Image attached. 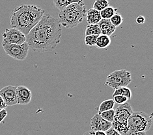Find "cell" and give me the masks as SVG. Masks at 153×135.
Returning <instances> with one entry per match:
<instances>
[{"label":"cell","mask_w":153,"mask_h":135,"mask_svg":"<svg viewBox=\"0 0 153 135\" xmlns=\"http://www.w3.org/2000/svg\"><path fill=\"white\" fill-rule=\"evenodd\" d=\"M61 35L59 21L46 14L26 36V42L34 52H49L55 49L60 43Z\"/></svg>","instance_id":"cell-1"},{"label":"cell","mask_w":153,"mask_h":135,"mask_svg":"<svg viewBox=\"0 0 153 135\" xmlns=\"http://www.w3.org/2000/svg\"><path fill=\"white\" fill-rule=\"evenodd\" d=\"M45 10L35 5H20L10 14L12 28L16 29L27 36L44 16Z\"/></svg>","instance_id":"cell-2"},{"label":"cell","mask_w":153,"mask_h":135,"mask_svg":"<svg viewBox=\"0 0 153 135\" xmlns=\"http://www.w3.org/2000/svg\"><path fill=\"white\" fill-rule=\"evenodd\" d=\"M86 7L83 1H78L72 3L67 8L61 10L58 14L61 26L67 29H72L82 22L85 17Z\"/></svg>","instance_id":"cell-3"},{"label":"cell","mask_w":153,"mask_h":135,"mask_svg":"<svg viewBox=\"0 0 153 135\" xmlns=\"http://www.w3.org/2000/svg\"><path fill=\"white\" fill-rule=\"evenodd\" d=\"M132 112V108L128 103L119 105L115 110L114 119L111 123L112 128L121 135L128 134V120Z\"/></svg>","instance_id":"cell-4"},{"label":"cell","mask_w":153,"mask_h":135,"mask_svg":"<svg viewBox=\"0 0 153 135\" xmlns=\"http://www.w3.org/2000/svg\"><path fill=\"white\" fill-rule=\"evenodd\" d=\"M152 124V115L144 112H133L128 120L129 132L146 133Z\"/></svg>","instance_id":"cell-5"},{"label":"cell","mask_w":153,"mask_h":135,"mask_svg":"<svg viewBox=\"0 0 153 135\" xmlns=\"http://www.w3.org/2000/svg\"><path fill=\"white\" fill-rule=\"evenodd\" d=\"M132 81L131 73L126 70H115L109 74L105 82V86L113 89L127 87Z\"/></svg>","instance_id":"cell-6"},{"label":"cell","mask_w":153,"mask_h":135,"mask_svg":"<svg viewBox=\"0 0 153 135\" xmlns=\"http://www.w3.org/2000/svg\"><path fill=\"white\" fill-rule=\"evenodd\" d=\"M1 45L5 53L15 60H24L28 55L30 47L27 42L22 44H10L2 42Z\"/></svg>","instance_id":"cell-7"},{"label":"cell","mask_w":153,"mask_h":135,"mask_svg":"<svg viewBox=\"0 0 153 135\" xmlns=\"http://www.w3.org/2000/svg\"><path fill=\"white\" fill-rule=\"evenodd\" d=\"M2 42L10 44H22L26 42V36L16 29H6L3 35Z\"/></svg>","instance_id":"cell-8"},{"label":"cell","mask_w":153,"mask_h":135,"mask_svg":"<svg viewBox=\"0 0 153 135\" xmlns=\"http://www.w3.org/2000/svg\"><path fill=\"white\" fill-rule=\"evenodd\" d=\"M0 96L1 97L6 106L17 105L16 86H6L0 90Z\"/></svg>","instance_id":"cell-9"},{"label":"cell","mask_w":153,"mask_h":135,"mask_svg":"<svg viewBox=\"0 0 153 135\" xmlns=\"http://www.w3.org/2000/svg\"><path fill=\"white\" fill-rule=\"evenodd\" d=\"M90 127L91 131L94 132H96V131L106 132L111 127V123L105 121L99 114H96L91 119Z\"/></svg>","instance_id":"cell-10"},{"label":"cell","mask_w":153,"mask_h":135,"mask_svg":"<svg viewBox=\"0 0 153 135\" xmlns=\"http://www.w3.org/2000/svg\"><path fill=\"white\" fill-rule=\"evenodd\" d=\"M32 97L31 91L25 86H16L17 104L26 105L31 102Z\"/></svg>","instance_id":"cell-11"},{"label":"cell","mask_w":153,"mask_h":135,"mask_svg":"<svg viewBox=\"0 0 153 135\" xmlns=\"http://www.w3.org/2000/svg\"><path fill=\"white\" fill-rule=\"evenodd\" d=\"M98 25L100 30L101 35H102L110 36L114 33L116 30V27L111 24L110 20L102 19Z\"/></svg>","instance_id":"cell-12"},{"label":"cell","mask_w":153,"mask_h":135,"mask_svg":"<svg viewBox=\"0 0 153 135\" xmlns=\"http://www.w3.org/2000/svg\"><path fill=\"white\" fill-rule=\"evenodd\" d=\"M86 20L89 24H98L102 20L100 12L94 9H90L85 14Z\"/></svg>","instance_id":"cell-13"},{"label":"cell","mask_w":153,"mask_h":135,"mask_svg":"<svg viewBox=\"0 0 153 135\" xmlns=\"http://www.w3.org/2000/svg\"><path fill=\"white\" fill-rule=\"evenodd\" d=\"M110 36L100 35L97 37L95 46L97 48L104 49L111 44Z\"/></svg>","instance_id":"cell-14"},{"label":"cell","mask_w":153,"mask_h":135,"mask_svg":"<svg viewBox=\"0 0 153 135\" xmlns=\"http://www.w3.org/2000/svg\"><path fill=\"white\" fill-rule=\"evenodd\" d=\"M115 106V102L112 99L105 100L102 102L100 104L99 107L98 108V113L97 114H100V113L111 110V109H114V107Z\"/></svg>","instance_id":"cell-15"},{"label":"cell","mask_w":153,"mask_h":135,"mask_svg":"<svg viewBox=\"0 0 153 135\" xmlns=\"http://www.w3.org/2000/svg\"><path fill=\"white\" fill-rule=\"evenodd\" d=\"M116 96L126 97L127 99L130 100L132 98V92H131V90L128 87H121V88L115 90L114 94H113V97Z\"/></svg>","instance_id":"cell-16"},{"label":"cell","mask_w":153,"mask_h":135,"mask_svg":"<svg viewBox=\"0 0 153 135\" xmlns=\"http://www.w3.org/2000/svg\"><path fill=\"white\" fill-rule=\"evenodd\" d=\"M117 13V9L112 7H108L103 10L100 12L102 19L104 20H110V18Z\"/></svg>","instance_id":"cell-17"},{"label":"cell","mask_w":153,"mask_h":135,"mask_svg":"<svg viewBox=\"0 0 153 135\" xmlns=\"http://www.w3.org/2000/svg\"><path fill=\"white\" fill-rule=\"evenodd\" d=\"M101 35V32L98 24H89L87 25L85 31V35H94L99 36Z\"/></svg>","instance_id":"cell-18"},{"label":"cell","mask_w":153,"mask_h":135,"mask_svg":"<svg viewBox=\"0 0 153 135\" xmlns=\"http://www.w3.org/2000/svg\"><path fill=\"white\" fill-rule=\"evenodd\" d=\"M78 1H71V0H54L53 4L57 9L60 11L67 8L68 6L71 5L72 3L77 2Z\"/></svg>","instance_id":"cell-19"},{"label":"cell","mask_w":153,"mask_h":135,"mask_svg":"<svg viewBox=\"0 0 153 135\" xmlns=\"http://www.w3.org/2000/svg\"><path fill=\"white\" fill-rule=\"evenodd\" d=\"M109 5H110V3L107 0H96L93 3V9H95L98 12H100L106 7H109Z\"/></svg>","instance_id":"cell-20"},{"label":"cell","mask_w":153,"mask_h":135,"mask_svg":"<svg viewBox=\"0 0 153 135\" xmlns=\"http://www.w3.org/2000/svg\"><path fill=\"white\" fill-rule=\"evenodd\" d=\"M102 118L105 121H107L110 123H112L114 121V116H115V109H111L110 111H107L100 113L99 114Z\"/></svg>","instance_id":"cell-21"},{"label":"cell","mask_w":153,"mask_h":135,"mask_svg":"<svg viewBox=\"0 0 153 135\" xmlns=\"http://www.w3.org/2000/svg\"><path fill=\"white\" fill-rule=\"evenodd\" d=\"M110 21L111 24L116 28L119 27L123 21V18L122 16L118 13H116L114 16L110 18Z\"/></svg>","instance_id":"cell-22"},{"label":"cell","mask_w":153,"mask_h":135,"mask_svg":"<svg viewBox=\"0 0 153 135\" xmlns=\"http://www.w3.org/2000/svg\"><path fill=\"white\" fill-rule=\"evenodd\" d=\"M98 36H94V35L85 36V38H84L85 44L87 46H95L96 41H97Z\"/></svg>","instance_id":"cell-23"},{"label":"cell","mask_w":153,"mask_h":135,"mask_svg":"<svg viewBox=\"0 0 153 135\" xmlns=\"http://www.w3.org/2000/svg\"><path fill=\"white\" fill-rule=\"evenodd\" d=\"M114 97V101L115 103L119 104V105H123L126 103H127V101H128V99L126 97H124V96H116L113 97Z\"/></svg>","instance_id":"cell-24"},{"label":"cell","mask_w":153,"mask_h":135,"mask_svg":"<svg viewBox=\"0 0 153 135\" xmlns=\"http://www.w3.org/2000/svg\"><path fill=\"white\" fill-rule=\"evenodd\" d=\"M7 116V111L6 109H3V110L0 111V123L3 121V120L6 118Z\"/></svg>","instance_id":"cell-25"},{"label":"cell","mask_w":153,"mask_h":135,"mask_svg":"<svg viewBox=\"0 0 153 135\" xmlns=\"http://www.w3.org/2000/svg\"><path fill=\"white\" fill-rule=\"evenodd\" d=\"M136 23H137V24L142 25V24H143L145 23V17H144L143 16L140 15V16H138V17L136 18Z\"/></svg>","instance_id":"cell-26"},{"label":"cell","mask_w":153,"mask_h":135,"mask_svg":"<svg viewBox=\"0 0 153 135\" xmlns=\"http://www.w3.org/2000/svg\"><path fill=\"white\" fill-rule=\"evenodd\" d=\"M105 134L106 135H121L119 133L117 132V131L111 127V128L108 130L106 132H105Z\"/></svg>","instance_id":"cell-27"},{"label":"cell","mask_w":153,"mask_h":135,"mask_svg":"<svg viewBox=\"0 0 153 135\" xmlns=\"http://www.w3.org/2000/svg\"><path fill=\"white\" fill-rule=\"evenodd\" d=\"M6 107H7L6 105L5 104L4 101H3L1 97L0 96V111L3 110V109H5Z\"/></svg>","instance_id":"cell-28"},{"label":"cell","mask_w":153,"mask_h":135,"mask_svg":"<svg viewBox=\"0 0 153 135\" xmlns=\"http://www.w3.org/2000/svg\"><path fill=\"white\" fill-rule=\"evenodd\" d=\"M127 135H147L146 133L143 132H129Z\"/></svg>","instance_id":"cell-29"},{"label":"cell","mask_w":153,"mask_h":135,"mask_svg":"<svg viewBox=\"0 0 153 135\" xmlns=\"http://www.w3.org/2000/svg\"><path fill=\"white\" fill-rule=\"evenodd\" d=\"M94 131H91V130L87 131V132H85V133L83 134V135H94Z\"/></svg>","instance_id":"cell-30"},{"label":"cell","mask_w":153,"mask_h":135,"mask_svg":"<svg viewBox=\"0 0 153 135\" xmlns=\"http://www.w3.org/2000/svg\"><path fill=\"white\" fill-rule=\"evenodd\" d=\"M94 135H106V134H105V132H103V131H96V132H94Z\"/></svg>","instance_id":"cell-31"}]
</instances>
